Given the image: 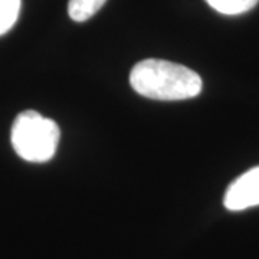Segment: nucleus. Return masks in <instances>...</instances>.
Returning <instances> with one entry per match:
<instances>
[{
    "label": "nucleus",
    "instance_id": "nucleus-4",
    "mask_svg": "<svg viewBox=\"0 0 259 259\" xmlns=\"http://www.w3.org/2000/svg\"><path fill=\"white\" fill-rule=\"evenodd\" d=\"M107 0H69L68 13L75 22H85L101 9Z\"/></svg>",
    "mask_w": 259,
    "mask_h": 259
},
{
    "label": "nucleus",
    "instance_id": "nucleus-1",
    "mask_svg": "<svg viewBox=\"0 0 259 259\" xmlns=\"http://www.w3.org/2000/svg\"><path fill=\"white\" fill-rule=\"evenodd\" d=\"M130 83L140 95L158 101H182L202 91V78L190 68L163 59H144L131 69Z\"/></svg>",
    "mask_w": 259,
    "mask_h": 259
},
{
    "label": "nucleus",
    "instance_id": "nucleus-2",
    "mask_svg": "<svg viewBox=\"0 0 259 259\" xmlns=\"http://www.w3.org/2000/svg\"><path fill=\"white\" fill-rule=\"evenodd\" d=\"M61 131L55 121L33 110L20 112L12 125V146L19 157L45 163L55 156Z\"/></svg>",
    "mask_w": 259,
    "mask_h": 259
},
{
    "label": "nucleus",
    "instance_id": "nucleus-5",
    "mask_svg": "<svg viewBox=\"0 0 259 259\" xmlns=\"http://www.w3.org/2000/svg\"><path fill=\"white\" fill-rule=\"evenodd\" d=\"M212 9L216 12L226 15V16H235L242 15L252 10L259 0H204Z\"/></svg>",
    "mask_w": 259,
    "mask_h": 259
},
{
    "label": "nucleus",
    "instance_id": "nucleus-3",
    "mask_svg": "<svg viewBox=\"0 0 259 259\" xmlns=\"http://www.w3.org/2000/svg\"><path fill=\"white\" fill-rule=\"evenodd\" d=\"M223 204L228 210L239 212L259 204V166L235 179L228 187Z\"/></svg>",
    "mask_w": 259,
    "mask_h": 259
},
{
    "label": "nucleus",
    "instance_id": "nucleus-6",
    "mask_svg": "<svg viewBox=\"0 0 259 259\" xmlns=\"http://www.w3.org/2000/svg\"><path fill=\"white\" fill-rule=\"evenodd\" d=\"M20 0H0V36L8 33L18 22Z\"/></svg>",
    "mask_w": 259,
    "mask_h": 259
}]
</instances>
